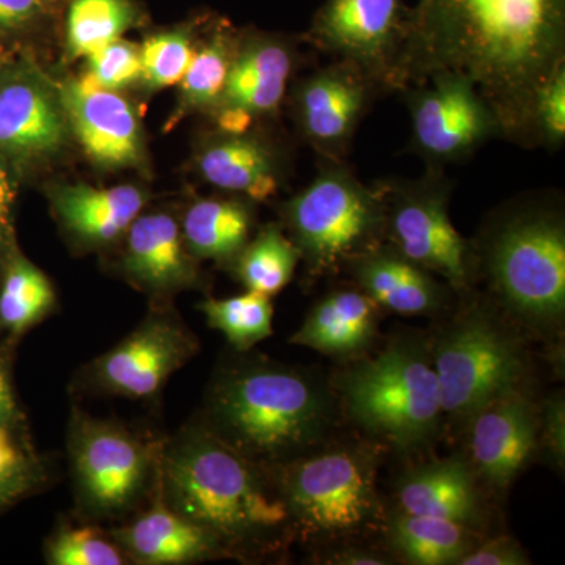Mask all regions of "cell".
I'll list each match as a JSON object with an SVG mask.
<instances>
[{
	"instance_id": "1",
	"label": "cell",
	"mask_w": 565,
	"mask_h": 565,
	"mask_svg": "<svg viewBox=\"0 0 565 565\" xmlns=\"http://www.w3.org/2000/svg\"><path fill=\"white\" fill-rule=\"evenodd\" d=\"M563 66L565 0H414L388 87L460 74L492 107L501 137L533 148L539 93Z\"/></svg>"
},
{
	"instance_id": "2",
	"label": "cell",
	"mask_w": 565,
	"mask_h": 565,
	"mask_svg": "<svg viewBox=\"0 0 565 565\" xmlns=\"http://www.w3.org/2000/svg\"><path fill=\"white\" fill-rule=\"evenodd\" d=\"M156 486L162 500L217 542L225 557L255 559L292 541L269 471L245 459L203 422L162 445Z\"/></svg>"
},
{
	"instance_id": "3",
	"label": "cell",
	"mask_w": 565,
	"mask_h": 565,
	"mask_svg": "<svg viewBox=\"0 0 565 565\" xmlns=\"http://www.w3.org/2000/svg\"><path fill=\"white\" fill-rule=\"evenodd\" d=\"M338 408L334 390L319 375L264 356H241L215 371L202 422L269 471L329 445Z\"/></svg>"
},
{
	"instance_id": "4",
	"label": "cell",
	"mask_w": 565,
	"mask_h": 565,
	"mask_svg": "<svg viewBox=\"0 0 565 565\" xmlns=\"http://www.w3.org/2000/svg\"><path fill=\"white\" fill-rule=\"evenodd\" d=\"M476 280L520 330L557 337L565 318V218L557 200H520L497 212L476 244Z\"/></svg>"
},
{
	"instance_id": "5",
	"label": "cell",
	"mask_w": 565,
	"mask_h": 565,
	"mask_svg": "<svg viewBox=\"0 0 565 565\" xmlns=\"http://www.w3.org/2000/svg\"><path fill=\"white\" fill-rule=\"evenodd\" d=\"M340 408L374 445L403 455L434 440L444 418L429 338L405 333L360 356L333 385Z\"/></svg>"
},
{
	"instance_id": "6",
	"label": "cell",
	"mask_w": 565,
	"mask_h": 565,
	"mask_svg": "<svg viewBox=\"0 0 565 565\" xmlns=\"http://www.w3.org/2000/svg\"><path fill=\"white\" fill-rule=\"evenodd\" d=\"M373 445H326L269 470L288 511L294 539L351 544L385 525Z\"/></svg>"
},
{
	"instance_id": "7",
	"label": "cell",
	"mask_w": 565,
	"mask_h": 565,
	"mask_svg": "<svg viewBox=\"0 0 565 565\" xmlns=\"http://www.w3.org/2000/svg\"><path fill=\"white\" fill-rule=\"evenodd\" d=\"M429 341L444 414L459 422L526 385L530 359L522 330L493 303H465Z\"/></svg>"
},
{
	"instance_id": "8",
	"label": "cell",
	"mask_w": 565,
	"mask_h": 565,
	"mask_svg": "<svg viewBox=\"0 0 565 565\" xmlns=\"http://www.w3.org/2000/svg\"><path fill=\"white\" fill-rule=\"evenodd\" d=\"M289 237L315 278L385 243V207L377 185L363 184L344 162H326L303 191L282 206Z\"/></svg>"
},
{
	"instance_id": "9",
	"label": "cell",
	"mask_w": 565,
	"mask_h": 565,
	"mask_svg": "<svg viewBox=\"0 0 565 565\" xmlns=\"http://www.w3.org/2000/svg\"><path fill=\"white\" fill-rule=\"evenodd\" d=\"M162 445L126 424L74 408L68 452L81 514L118 519L154 489Z\"/></svg>"
},
{
	"instance_id": "10",
	"label": "cell",
	"mask_w": 565,
	"mask_h": 565,
	"mask_svg": "<svg viewBox=\"0 0 565 565\" xmlns=\"http://www.w3.org/2000/svg\"><path fill=\"white\" fill-rule=\"evenodd\" d=\"M375 185L385 207V243L456 294H470L476 281L473 247L449 217L452 185L444 170L427 169L419 180Z\"/></svg>"
},
{
	"instance_id": "11",
	"label": "cell",
	"mask_w": 565,
	"mask_h": 565,
	"mask_svg": "<svg viewBox=\"0 0 565 565\" xmlns=\"http://www.w3.org/2000/svg\"><path fill=\"white\" fill-rule=\"evenodd\" d=\"M199 349V340L180 315L161 305L125 340L85 364L74 385L99 396L152 399Z\"/></svg>"
},
{
	"instance_id": "12",
	"label": "cell",
	"mask_w": 565,
	"mask_h": 565,
	"mask_svg": "<svg viewBox=\"0 0 565 565\" xmlns=\"http://www.w3.org/2000/svg\"><path fill=\"white\" fill-rule=\"evenodd\" d=\"M403 93L411 111V150L424 159L427 169L444 170L501 137L492 107L473 82L460 74H435Z\"/></svg>"
},
{
	"instance_id": "13",
	"label": "cell",
	"mask_w": 565,
	"mask_h": 565,
	"mask_svg": "<svg viewBox=\"0 0 565 565\" xmlns=\"http://www.w3.org/2000/svg\"><path fill=\"white\" fill-rule=\"evenodd\" d=\"M408 7L407 0H326L308 40L334 61L355 63L382 92H390Z\"/></svg>"
},
{
	"instance_id": "14",
	"label": "cell",
	"mask_w": 565,
	"mask_h": 565,
	"mask_svg": "<svg viewBox=\"0 0 565 565\" xmlns=\"http://www.w3.org/2000/svg\"><path fill=\"white\" fill-rule=\"evenodd\" d=\"M381 90L348 61L308 74L294 90V117L307 143L323 162H344L364 115Z\"/></svg>"
},
{
	"instance_id": "15",
	"label": "cell",
	"mask_w": 565,
	"mask_h": 565,
	"mask_svg": "<svg viewBox=\"0 0 565 565\" xmlns=\"http://www.w3.org/2000/svg\"><path fill=\"white\" fill-rule=\"evenodd\" d=\"M468 463L481 486L505 492L539 449V405L526 385L508 390L470 416Z\"/></svg>"
},
{
	"instance_id": "16",
	"label": "cell",
	"mask_w": 565,
	"mask_h": 565,
	"mask_svg": "<svg viewBox=\"0 0 565 565\" xmlns=\"http://www.w3.org/2000/svg\"><path fill=\"white\" fill-rule=\"evenodd\" d=\"M61 96L25 71L0 76V154L35 161L54 154L66 139Z\"/></svg>"
},
{
	"instance_id": "17",
	"label": "cell",
	"mask_w": 565,
	"mask_h": 565,
	"mask_svg": "<svg viewBox=\"0 0 565 565\" xmlns=\"http://www.w3.org/2000/svg\"><path fill=\"white\" fill-rule=\"evenodd\" d=\"M122 270L128 280L156 299L196 288V259L185 247L180 223L167 212L141 214L125 233Z\"/></svg>"
},
{
	"instance_id": "18",
	"label": "cell",
	"mask_w": 565,
	"mask_h": 565,
	"mask_svg": "<svg viewBox=\"0 0 565 565\" xmlns=\"http://www.w3.org/2000/svg\"><path fill=\"white\" fill-rule=\"evenodd\" d=\"M61 102L71 128L93 161L110 169L139 166L143 154L139 120L118 93L87 90L76 81L62 88Z\"/></svg>"
},
{
	"instance_id": "19",
	"label": "cell",
	"mask_w": 565,
	"mask_h": 565,
	"mask_svg": "<svg viewBox=\"0 0 565 565\" xmlns=\"http://www.w3.org/2000/svg\"><path fill=\"white\" fill-rule=\"evenodd\" d=\"M360 291L393 313L435 316L441 313L456 292L448 282L405 258L386 243L345 264Z\"/></svg>"
},
{
	"instance_id": "20",
	"label": "cell",
	"mask_w": 565,
	"mask_h": 565,
	"mask_svg": "<svg viewBox=\"0 0 565 565\" xmlns=\"http://www.w3.org/2000/svg\"><path fill=\"white\" fill-rule=\"evenodd\" d=\"M399 511L451 520L481 533L486 508L481 482L467 457L423 463L408 471L397 486Z\"/></svg>"
},
{
	"instance_id": "21",
	"label": "cell",
	"mask_w": 565,
	"mask_h": 565,
	"mask_svg": "<svg viewBox=\"0 0 565 565\" xmlns=\"http://www.w3.org/2000/svg\"><path fill=\"white\" fill-rule=\"evenodd\" d=\"M154 501L147 511L111 531L129 563L181 565L225 557L217 542L162 500L154 481Z\"/></svg>"
},
{
	"instance_id": "22",
	"label": "cell",
	"mask_w": 565,
	"mask_h": 565,
	"mask_svg": "<svg viewBox=\"0 0 565 565\" xmlns=\"http://www.w3.org/2000/svg\"><path fill=\"white\" fill-rule=\"evenodd\" d=\"M296 54L288 41L252 36L236 44L228 77L217 109H237L252 115L278 109L291 79Z\"/></svg>"
},
{
	"instance_id": "23",
	"label": "cell",
	"mask_w": 565,
	"mask_h": 565,
	"mask_svg": "<svg viewBox=\"0 0 565 565\" xmlns=\"http://www.w3.org/2000/svg\"><path fill=\"white\" fill-rule=\"evenodd\" d=\"M381 310L359 288L337 289L315 303L289 341L333 359H360L377 338Z\"/></svg>"
},
{
	"instance_id": "24",
	"label": "cell",
	"mask_w": 565,
	"mask_h": 565,
	"mask_svg": "<svg viewBox=\"0 0 565 565\" xmlns=\"http://www.w3.org/2000/svg\"><path fill=\"white\" fill-rule=\"evenodd\" d=\"M145 203L147 196L134 185L74 184L54 192V210L63 228L90 247H103L125 236Z\"/></svg>"
},
{
	"instance_id": "25",
	"label": "cell",
	"mask_w": 565,
	"mask_h": 565,
	"mask_svg": "<svg viewBox=\"0 0 565 565\" xmlns=\"http://www.w3.org/2000/svg\"><path fill=\"white\" fill-rule=\"evenodd\" d=\"M277 167L270 145L248 131L225 134L199 158L204 180L223 191L244 193L253 202H266L277 193Z\"/></svg>"
},
{
	"instance_id": "26",
	"label": "cell",
	"mask_w": 565,
	"mask_h": 565,
	"mask_svg": "<svg viewBox=\"0 0 565 565\" xmlns=\"http://www.w3.org/2000/svg\"><path fill=\"white\" fill-rule=\"evenodd\" d=\"M384 530L394 555L414 565L457 564L481 542L471 527L399 509L386 516Z\"/></svg>"
},
{
	"instance_id": "27",
	"label": "cell",
	"mask_w": 565,
	"mask_h": 565,
	"mask_svg": "<svg viewBox=\"0 0 565 565\" xmlns=\"http://www.w3.org/2000/svg\"><path fill=\"white\" fill-rule=\"evenodd\" d=\"M252 207L239 200L206 199L185 212L181 232L196 262L233 264L250 241Z\"/></svg>"
},
{
	"instance_id": "28",
	"label": "cell",
	"mask_w": 565,
	"mask_h": 565,
	"mask_svg": "<svg viewBox=\"0 0 565 565\" xmlns=\"http://www.w3.org/2000/svg\"><path fill=\"white\" fill-rule=\"evenodd\" d=\"M54 286L35 264L13 252L0 286V332L10 343L39 326L54 311Z\"/></svg>"
},
{
	"instance_id": "29",
	"label": "cell",
	"mask_w": 565,
	"mask_h": 565,
	"mask_svg": "<svg viewBox=\"0 0 565 565\" xmlns=\"http://www.w3.org/2000/svg\"><path fill=\"white\" fill-rule=\"evenodd\" d=\"M299 248L278 225H267L234 259L236 277L247 291L274 297L292 280Z\"/></svg>"
},
{
	"instance_id": "30",
	"label": "cell",
	"mask_w": 565,
	"mask_h": 565,
	"mask_svg": "<svg viewBox=\"0 0 565 565\" xmlns=\"http://www.w3.org/2000/svg\"><path fill=\"white\" fill-rule=\"evenodd\" d=\"M137 21L131 0H73L66 14V44L73 57H88Z\"/></svg>"
},
{
	"instance_id": "31",
	"label": "cell",
	"mask_w": 565,
	"mask_h": 565,
	"mask_svg": "<svg viewBox=\"0 0 565 565\" xmlns=\"http://www.w3.org/2000/svg\"><path fill=\"white\" fill-rule=\"evenodd\" d=\"M199 310L236 352H248L274 333L273 300L263 294L247 291L230 299H206Z\"/></svg>"
},
{
	"instance_id": "32",
	"label": "cell",
	"mask_w": 565,
	"mask_h": 565,
	"mask_svg": "<svg viewBox=\"0 0 565 565\" xmlns=\"http://www.w3.org/2000/svg\"><path fill=\"white\" fill-rule=\"evenodd\" d=\"M46 482L25 424H0V509L18 503Z\"/></svg>"
},
{
	"instance_id": "33",
	"label": "cell",
	"mask_w": 565,
	"mask_h": 565,
	"mask_svg": "<svg viewBox=\"0 0 565 565\" xmlns=\"http://www.w3.org/2000/svg\"><path fill=\"white\" fill-rule=\"evenodd\" d=\"M236 44L226 33L218 31L193 54L191 65L181 79L182 104L185 107L217 109Z\"/></svg>"
},
{
	"instance_id": "34",
	"label": "cell",
	"mask_w": 565,
	"mask_h": 565,
	"mask_svg": "<svg viewBox=\"0 0 565 565\" xmlns=\"http://www.w3.org/2000/svg\"><path fill=\"white\" fill-rule=\"evenodd\" d=\"M46 561L52 565H122L128 556L98 526L63 523L46 542Z\"/></svg>"
},
{
	"instance_id": "35",
	"label": "cell",
	"mask_w": 565,
	"mask_h": 565,
	"mask_svg": "<svg viewBox=\"0 0 565 565\" xmlns=\"http://www.w3.org/2000/svg\"><path fill=\"white\" fill-rule=\"evenodd\" d=\"M193 54L185 32H167L145 40L140 47L141 77L152 88L170 87L184 77Z\"/></svg>"
},
{
	"instance_id": "36",
	"label": "cell",
	"mask_w": 565,
	"mask_h": 565,
	"mask_svg": "<svg viewBox=\"0 0 565 565\" xmlns=\"http://www.w3.org/2000/svg\"><path fill=\"white\" fill-rule=\"evenodd\" d=\"M87 73L104 90L117 92L140 79V50L128 41H114L102 51L88 55Z\"/></svg>"
},
{
	"instance_id": "37",
	"label": "cell",
	"mask_w": 565,
	"mask_h": 565,
	"mask_svg": "<svg viewBox=\"0 0 565 565\" xmlns=\"http://www.w3.org/2000/svg\"><path fill=\"white\" fill-rule=\"evenodd\" d=\"M537 147L556 151L565 141V66L539 93L534 114Z\"/></svg>"
},
{
	"instance_id": "38",
	"label": "cell",
	"mask_w": 565,
	"mask_h": 565,
	"mask_svg": "<svg viewBox=\"0 0 565 565\" xmlns=\"http://www.w3.org/2000/svg\"><path fill=\"white\" fill-rule=\"evenodd\" d=\"M539 448L544 449L557 470L565 462V399L557 392L539 405Z\"/></svg>"
},
{
	"instance_id": "39",
	"label": "cell",
	"mask_w": 565,
	"mask_h": 565,
	"mask_svg": "<svg viewBox=\"0 0 565 565\" xmlns=\"http://www.w3.org/2000/svg\"><path fill=\"white\" fill-rule=\"evenodd\" d=\"M459 565H526L531 564L523 546L509 537V535H500V537L487 539L479 542L478 545L467 553L462 559L457 563Z\"/></svg>"
},
{
	"instance_id": "40",
	"label": "cell",
	"mask_w": 565,
	"mask_h": 565,
	"mask_svg": "<svg viewBox=\"0 0 565 565\" xmlns=\"http://www.w3.org/2000/svg\"><path fill=\"white\" fill-rule=\"evenodd\" d=\"M43 0H0V33L24 31L39 20Z\"/></svg>"
},
{
	"instance_id": "41",
	"label": "cell",
	"mask_w": 565,
	"mask_h": 565,
	"mask_svg": "<svg viewBox=\"0 0 565 565\" xmlns=\"http://www.w3.org/2000/svg\"><path fill=\"white\" fill-rule=\"evenodd\" d=\"M11 356L6 348H0V424H25L13 379H11Z\"/></svg>"
},
{
	"instance_id": "42",
	"label": "cell",
	"mask_w": 565,
	"mask_h": 565,
	"mask_svg": "<svg viewBox=\"0 0 565 565\" xmlns=\"http://www.w3.org/2000/svg\"><path fill=\"white\" fill-rule=\"evenodd\" d=\"M319 563L333 565H388L393 564L392 557L375 550L363 546L343 545L337 550H327L326 555L319 556Z\"/></svg>"
},
{
	"instance_id": "43",
	"label": "cell",
	"mask_w": 565,
	"mask_h": 565,
	"mask_svg": "<svg viewBox=\"0 0 565 565\" xmlns=\"http://www.w3.org/2000/svg\"><path fill=\"white\" fill-rule=\"evenodd\" d=\"M14 191L9 159L0 154V244H6L11 234V211H13Z\"/></svg>"
},
{
	"instance_id": "44",
	"label": "cell",
	"mask_w": 565,
	"mask_h": 565,
	"mask_svg": "<svg viewBox=\"0 0 565 565\" xmlns=\"http://www.w3.org/2000/svg\"><path fill=\"white\" fill-rule=\"evenodd\" d=\"M3 244H0V247H2Z\"/></svg>"
}]
</instances>
